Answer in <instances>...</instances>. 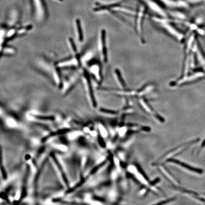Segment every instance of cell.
I'll use <instances>...</instances> for the list:
<instances>
[{
    "label": "cell",
    "instance_id": "3957f363",
    "mask_svg": "<svg viewBox=\"0 0 205 205\" xmlns=\"http://www.w3.org/2000/svg\"><path fill=\"white\" fill-rule=\"evenodd\" d=\"M145 14V11L143 8H142L140 11L138 12L136 16V32L140 37L141 38V40H142V24H143V19Z\"/></svg>",
    "mask_w": 205,
    "mask_h": 205
},
{
    "label": "cell",
    "instance_id": "52a82bcc",
    "mask_svg": "<svg viewBox=\"0 0 205 205\" xmlns=\"http://www.w3.org/2000/svg\"><path fill=\"white\" fill-rule=\"evenodd\" d=\"M76 29H77V33L79 41H83V33L82 28L81 24L79 20H77L76 21Z\"/></svg>",
    "mask_w": 205,
    "mask_h": 205
},
{
    "label": "cell",
    "instance_id": "277c9868",
    "mask_svg": "<svg viewBox=\"0 0 205 205\" xmlns=\"http://www.w3.org/2000/svg\"><path fill=\"white\" fill-rule=\"evenodd\" d=\"M90 71L96 81L98 83H101L103 79L101 65L98 62H95L90 66Z\"/></svg>",
    "mask_w": 205,
    "mask_h": 205
},
{
    "label": "cell",
    "instance_id": "ba28073f",
    "mask_svg": "<svg viewBox=\"0 0 205 205\" xmlns=\"http://www.w3.org/2000/svg\"><path fill=\"white\" fill-rule=\"evenodd\" d=\"M174 199H175L174 198H173V199H169L167 200H165V201H163L162 202L157 203V204H160V205H162V204H166L167 203L170 202H171V201L173 200Z\"/></svg>",
    "mask_w": 205,
    "mask_h": 205
},
{
    "label": "cell",
    "instance_id": "7a4b0ae2",
    "mask_svg": "<svg viewBox=\"0 0 205 205\" xmlns=\"http://www.w3.org/2000/svg\"><path fill=\"white\" fill-rule=\"evenodd\" d=\"M84 76L85 85H86V87H87L88 97L89 98L90 101L91 102L92 106L96 108L97 106V103H96V97H95V95H94L92 83H91V81L90 80V77L89 75L87 73H85Z\"/></svg>",
    "mask_w": 205,
    "mask_h": 205
},
{
    "label": "cell",
    "instance_id": "30bf717a",
    "mask_svg": "<svg viewBox=\"0 0 205 205\" xmlns=\"http://www.w3.org/2000/svg\"><path fill=\"white\" fill-rule=\"evenodd\" d=\"M58 1H63V0H58Z\"/></svg>",
    "mask_w": 205,
    "mask_h": 205
},
{
    "label": "cell",
    "instance_id": "6da1fadb",
    "mask_svg": "<svg viewBox=\"0 0 205 205\" xmlns=\"http://www.w3.org/2000/svg\"><path fill=\"white\" fill-rule=\"evenodd\" d=\"M107 33L105 30L102 29L100 32L98 47L100 56L103 62L107 63L108 61V50L107 47Z\"/></svg>",
    "mask_w": 205,
    "mask_h": 205
},
{
    "label": "cell",
    "instance_id": "5b68a950",
    "mask_svg": "<svg viewBox=\"0 0 205 205\" xmlns=\"http://www.w3.org/2000/svg\"><path fill=\"white\" fill-rule=\"evenodd\" d=\"M114 75L117 84L119 86L121 87L122 89H126V83L122 76V73H121V71L119 69H116L114 70Z\"/></svg>",
    "mask_w": 205,
    "mask_h": 205
},
{
    "label": "cell",
    "instance_id": "9c48e42d",
    "mask_svg": "<svg viewBox=\"0 0 205 205\" xmlns=\"http://www.w3.org/2000/svg\"><path fill=\"white\" fill-rule=\"evenodd\" d=\"M205 146V140H204V141H203V142L202 144V147H204V146Z\"/></svg>",
    "mask_w": 205,
    "mask_h": 205
},
{
    "label": "cell",
    "instance_id": "8992f818",
    "mask_svg": "<svg viewBox=\"0 0 205 205\" xmlns=\"http://www.w3.org/2000/svg\"><path fill=\"white\" fill-rule=\"evenodd\" d=\"M168 161L169 162H173V163L180 165L181 166H182L183 167L189 170V171H192L193 172H196V173H197L200 174L202 173H203L202 170L200 169L195 168H194L192 166H191L188 165L186 164L185 163L182 162H180L179 160L173 159H171L168 160Z\"/></svg>",
    "mask_w": 205,
    "mask_h": 205
}]
</instances>
